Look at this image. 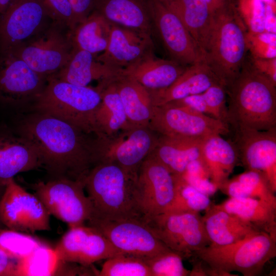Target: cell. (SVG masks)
Here are the masks:
<instances>
[{"mask_svg":"<svg viewBox=\"0 0 276 276\" xmlns=\"http://www.w3.org/2000/svg\"><path fill=\"white\" fill-rule=\"evenodd\" d=\"M18 129L36 148L42 167L53 178L85 182L97 164L95 135L59 118L36 111L20 122Z\"/></svg>","mask_w":276,"mask_h":276,"instance_id":"obj_1","label":"cell"},{"mask_svg":"<svg viewBox=\"0 0 276 276\" xmlns=\"http://www.w3.org/2000/svg\"><path fill=\"white\" fill-rule=\"evenodd\" d=\"M225 89L229 128H276V84L258 70L249 57Z\"/></svg>","mask_w":276,"mask_h":276,"instance_id":"obj_2","label":"cell"},{"mask_svg":"<svg viewBox=\"0 0 276 276\" xmlns=\"http://www.w3.org/2000/svg\"><path fill=\"white\" fill-rule=\"evenodd\" d=\"M134 176L117 164L101 162L90 170L85 190L92 205L91 220H143Z\"/></svg>","mask_w":276,"mask_h":276,"instance_id":"obj_3","label":"cell"},{"mask_svg":"<svg viewBox=\"0 0 276 276\" xmlns=\"http://www.w3.org/2000/svg\"><path fill=\"white\" fill-rule=\"evenodd\" d=\"M247 32L233 0L213 14L204 61L225 87L239 74L246 57Z\"/></svg>","mask_w":276,"mask_h":276,"instance_id":"obj_4","label":"cell"},{"mask_svg":"<svg viewBox=\"0 0 276 276\" xmlns=\"http://www.w3.org/2000/svg\"><path fill=\"white\" fill-rule=\"evenodd\" d=\"M192 257L209 266L208 275H232L231 272H238L244 276L258 275L276 257V235L257 232L230 244L209 245Z\"/></svg>","mask_w":276,"mask_h":276,"instance_id":"obj_5","label":"cell"},{"mask_svg":"<svg viewBox=\"0 0 276 276\" xmlns=\"http://www.w3.org/2000/svg\"><path fill=\"white\" fill-rule=\"evenodd\" d=\"M35 100L37 112L59 118L96 135L95 113L101 100L100 90L88 86L73 84L54 76Z\"/></svg>","mask_w":276,"mask_h":276,"instance_id":"obj_6","label":"cell"},{"mask_svg":"<svg viewBox=\"0 0 276 276\" xmlns=\"http://www.w3.org/2000/svg\"><path fill=\"white\" fill-rule=\"evenodd\" d=\"M158 136L148 126L135 125L110 135L95 136L97 164L114 163L137 177L140 166L154 149Z\"/></svg>","mask_w":276,"mask_h":276,"instance_id":"obj_7","label":"cell"},{"mask_svg":"<svg viewBox=\"0 0 276 276\" xmlns=\"http://www.w3.org/2000/svg\"><path fill=\"white\" fill-rule=\"evenodd\" d=\"M143 221L162 242L183 259L211 244L199 212L167 211L144 217Z\"/></svg>","mask_w":276,"mask_h":276,"instance_id":"obj_8","label":"cell"},{"mask_svg":"<svg viewBox=\"0 0 276 276\" xmlns=\"http://www.w3.org/2000/svg\"><path fill=\"white\" fill-rule=\"evenodd\" d=\"M84 187L82 181L55 178L35 183L33 189L50 214L70 228L84 225L91 217L92 205Z\"/></svg>","mask_w":276,"mask_h":276,"instance_id":"obj_9","label":"cell"},{"mask_svg":"<svg viewBox=\"0 0 276 276\" xmlns=\"http://www.w3.org/2000/svg\"><path fill=\"white\" fill-rule=\"evenodd\" d=\"M149 127L158 135L206 139L225 135L229 126L208 114L169 104L154 106Z\"/></svg>","mask_w":276,"mask_h":276,"instance_id":"obj_10","label":"cell"},{"mask_svg":"<svg viewBox=\"0 0 276 276\" xmlns=\"http://www.w3.org/2000/svg\"><path fill=\"white\" fill-rule=\"evenodd\" d=\"M50 214L38 198L8 181L0 200V218L7 228L24 233L49 231Z\"/></svg>","mask_w":276,"mask_h":276,"instance_id":"obj_11","label":"cell"},{"mask_svg":"<svg viewBox=\"0 0 276 276\" xmlns=\"http://www.w3.org/2000/svg\"><path fill=\"white\" fill-rule=\"evenodd\" d=\"M87 222L125 255L147 259L170 249L142 220H91Z\"/></svg>","mask_w":276,"mask_h":276,"instance_id":"obj_12","label":"cell"},{"mask_svg":"<svg viewBox=\"0 0 276 276\" xmlns=\"http://www.w3.org/2000/svg\"><path fill=\"white\" fill-rule=\"evenodd\" d=\"M175 194L174 175L149 155L140 167L136 181V199L144 217L167 212Z\"/></svg>","mask_w":276,"mask_h":276,"instance_id":"obj_13","label":"cell"},{"mask_svg":"<svg viewBox=\"0 0 276 276\" xmlns=\"http://www.w3.org/2000/svg\"><path fill=\"white\" fill-rule=\"evenodd\" d=\"M153 22L171 59L187 66L204 61L203 54L179 17L159 0H147Z\"/></svg>","mask_w":276,"mask_h":276,"instance_id":"obj_14","label":"cell"},{"mask_svg":"<svg viewBox=\"0 0 276 276\" xmlns=\"http://www.w3.org/2000/svg\"><path fill=\"white\" fill-rule=\"evenodd\" d=\"M50 16L43 0H12L0 16V48L11 51L38 33Z\"/></svg>","mask_w":276,"mask_h":276,"instance_id":"obj_15","label":"cell"},{"mask_svg":"<svg viewBox=\"0 0 276 276\" xmlns=\"http://www.w3.org/2000/svg\"><path fill=\"white\" fill-rule=\"evenodd\" d=\"M73 46L55 27L48 29L35 39L11 51L35 72L47 78L56 74L67 62ZM3 53V52H2Z\"/></svg>","mask_w":276,"mask_h":276,"instance_id":"obj_16","label":"cell"},{"mask_svg":"<svg viewBox=\"0 0 276 276\" xmlns=\"http://www.w3.org/2000/svg\"><path fill=\"white\" fill-rule=\"evenodd\" d=\"M233 143L246 170L262 173L276 192V128L267 130L241 128L234 129Z\"/></svg>","mask_w":276,"mask_h":276,"instance_id":"obj_17","label":"cell"},{"mask_svg":"<svg viewBox=\"0 0 276 276\" xmlns=\"http://www.w3.org/2000/svg\"><path fill=\"white\" fill-rule=\"evenodd\" d=\"M47 78L33 71L12 52L0 56V102L16 105L34 100L45 85Z\"/></svg>","mask_w":276,"mask_h":276,"instance_id":"obj_18","label":"cell"},{"mask_svg":"<svg viewBox=\"0 0 276 276\" xmlns=\"http://www.w3.org/2000/svg\"><path fill=\"white\" fill-rule=\"evenodd\" d=\"M55 249L61 261L83 266L124 254L98 229L84 225L70 227Z\"/></svg>","mask_w":276,"mask_h":276,"instance_id":"obj_19","label":"cell"},{"mask_svg":"<svg viewBox=\"0 0 276 276\" xmlns=\"http://www.w3.org/2000/svg\"><path fill=\"white\" fill-rule=\"evenodd\" d=\"M151 35L112 24L105 51L97 59L110 66L123 69L153 51Z\"/></svg>","mask_w":276,"mask_h":276,"instance_id":"obj_20","label":"cell"},{"mask_svg":"<svg viewBox=\"0 0 276 276\" xmlns=\"http://www.w3.org/2000/svg\"><path fill=\"white\" fill-rule=\"evenodd\" d=\"M42 167L39 154L33 145L18 134L0 135V187L20 172Z\"/></svg>","mask_w":276,"mask_h":276,"instance_id":"obj_21","label":"cell"},{"mask_svg":"<svg viewBox=\"0 0 276 276\" xmlns=\"http://www.w3.org/2000/svg\"><path fill=\"white\" fill-rule=\"evenodd\" d=\"M96 56L73 47L66 63L52 76L73 84L86 86L93 81L99 83L110 81L123 75V69L108 65L99 61Z\"/></svg>","mask_w":276,"mask_h":276,"instance_id":"obj_22","label":"cell"},{"mask_svg":"<svg viewBox=\"0 0 276 276\" xmlns=\"http://www.w3.org/2000/svg\"><path fill=\"white\" fill-rule=\"evenodd\" d=\"M186 67L172 59L157 58L151 51L123 68V75L134 79L150 91H156L171 85Z\"/></svg>","mask_w":276,"mask_h":276,"instance_id":"obj_23","label":"cell"},{"mask_svg":"<svg viewBox=\"0 0 276 276\" xmlns=\"http://www.w3.org/2000/svg\"><path fill=\"white\" fill-rule=\"evenodd\" d=\"M218 83H221L204 61H202L187 66L169 87L149 91L153 106H158L190 95L203 93L210 86Z\"/></svg>","mask_w":276,"mask_h":276,"instance_id":"obj_24","label":"cell"},{"mask_svg":"<svg viewBox=\"0 0 276 276\" xmlns=\"http://www.w3.org/2000/svg\"><path fill=\"white\" fill-rule=\"evenodd\" d=\"M205 139L159 135L157 144L149 154L173 175H181L191 162L201 158Z\"/></svg>","mask_w":276,"mask_h":276,"instance_id":"obj_25","label":"cell"},{"mask_svg":"<svg viewBox=\"0 0 276 276\" xmlns=\"http://www.w3.org/2000/svg\"><path fill=\"white\" fill-rule=\"evenodd\" d=\"M94 9L111 24L151 34L147 0H95Z\"/></svg>","mask_w":276,"mask_h":276,"instance_id":"obj_26","label":"cell"},{"mask_svg":"<svg viewBox=\"0 0 276 276\" xmlns=\"http://www.w3.org/2000/svg\"><path fill=\"white\" fill-rule=\"evenodd\" d=\"M239 218L256 229L276 235V204L251 197H229L213 204Z\"/></svg>","mask_w":276,"mask_h":276,"instance_id":"obj_27","label":"cell"},{"mask_svg":"<svg viewBox=\"0 0 276 276\" xmlns=\"http://www.w3.org/2000/svg\"><path fill=\"white\" fill-rule=\"evenodd\" d=\"M201 158L209 173L211 180L218 189L229 178L239 161L233 142L218 134L204 140Z\"/></svg>","mask_w":276,"mask_h":276,"instance_id":"obj_28","label":"cell"},{"mask_svg":"<svg viewBox=\"0 0 276 276\" xmlns=\"http://www.w3.org/2000/svg\"><path fill=\"white\" fill-rule=\"evenodd\" d=\"M115 79L99 82L97 87L101 100L95 113V136L110 135L133 125L128 121Z\"/></svg>","mask_w":276,"mask_h":276,"instance_id":"obj_29","label":"cell"},{"mask_svg":"<svg viewBox=\"0 0 276 276\" xmlns=\"http://www.w3.org/2000/svg\"><path fill=\"white\" fill-rule=\"evenodd\" d=\"M210 245L223 246L237 242L259 231L237 216L215 208L213 204L202 216Z\"/></svg>","mask_w":276,"mask_h":276,"instance_id":"obj_30","label":"cell"},{"mask_svg":"<svg viewBox=\"0 0 276 276\" xmlns=\"http://www.w3.org/2000/svg\"><path fill=\"white\" fill-rule=\"evenodd\" d=\"M159 1L181 20L204 56L213 20V15L205 1Z\"/></svg>","mask_w":276,"mask_h":276,"instance_id":"obj_31","label":"cell"},{"mask_svg":"<svg viewBox=\"0 0 276 276\" xmlns=\"http://www.w3.org/2000/svg\"><path fill=\"white\" fill-rule=\"evenodd\" d=\"M115 82L129 123L149 127L154 107L150 91L124 75L117 78Z\"/></svg>","mask_w":276,"mask_h":276,"instance_id":"obj_32","label":"cell"},{"mask_svg":"<svg viewBox=\"0 0 276 276\" xmlns=\"http://www.w3.org/2000/svg\"><path fill=\"white\" fill-rule=\"evenodd\" d=\"M112 24L96 10L70 30L68 35L73 47L95 55L106 49Z\"/></svg>","mask_w":276,"mask_h":276,"instance_id":"obj_33","label":"cell"},{"mask_svg":"<svg viewBox=\"0 0 276 276\" xmlns=\"http://www.w3.org/2000/svg\"><path fill=\"white\" fill-rule=\"evenodd\" d=\"M60 263L55 248L43 244L18 261L17 276L56 275Z\"/></svg>","mask_w":276,"mask_h":276,"instance_id":"obj_34","label":"cell"},{"mask_svg":"<svg viewBox=\"0 0 276 276\" xmlns=\"http://www.w3.org/2000/svg\"><path fill=\"white\" fill-rule=\"evenodd\" d=\"M176 194L167 211L200 212L211 204L209 196L197 191L186 182L179 176L174 175Z\"/></svg>","mask_w":276,"mask_h":276,"instance_id":"obj_35","label":"cell"},{"mask_svg":"<svg viewBox=\"0 0 276 276\" xmlns=\"http://www.w3.org/2000/svg\"><path fill=\"white\" fill-rule=\"evenodd\" d=\"M99 275L151 276V274L144 259L121 254L106 259Z\"/></svg>","mask_w":276,"mask_h":276,"instance_id":"obj_36","label":"cell"},{"mask_svg":"<svg viewBox=\"0 0 276 276\" xmlns=\"http://www.w3.org/2000/svg\"><path fill=\"white\" fill-rule=\"evenodd\" d=\"M39 239L24 232L7 228L0 229V248L19 260L43 244Z\"/></svg>","mask_w":276,"mask_h":276,"instance_id":"obj_37","label":"cell"},{"mask_svg":"<svg viewBox=\"0 0 276 276\" xmlns=\"http://www.w3.org/2000/svg\"><path fill=\"white\" fill-rule=\"evenodd\" d=\"M144 259L151 276H190L191 270L184 266L183 257L171 249Z\"/></svg>","mask_w":276,"mask_h":276,"instance_id":"obj_38","label":"cell"},{"mask_svg":"<svg viewBox=\"0 0 276 276\" xmlns=\"http://www.w3.org/2000/svg\"><path fill=\"white\" fill-rule=\"evenodd\" d=\"M235 177L242 184L249 197L276 204L275 193L262 173L255 170H246Z\"/></svg>","mask_w":276,"mask_h":276,"instance_id":"obj_39","label":"cell"},{"mask_svg":"<svg viewBox=\"0 0 276 276\" xmlns=\"http://www.w3.org/2000/svg\"><path fill=\"white\" fill-rule=\"evenodd\" d=\"M275 33L247 31L246 41L250 56L261 58L276 57Z\"/></svg>","mask_w":276,"mask_h":276,"instance_id":"obj_40","label":"cell"},{"mask_svg":"<svg viewBox=\"0 0 276 276\" xmlns=\"http://www.w3.org/2000/svg\"><path fill=\"white\" fill-rule=\"evenodd\" d=\"M202 94L208 108V115L228 125L225 87L221 83H215Z\"/></svg>","mask_w":276,"mask_h":276,"instance_id":"obj_41","label":"cell"},{"mask_svg":"<svg viewBox=\"0 0 276 276\" xmlns=\"http://www.w3.org/2000/svg\"><path fill=\"white\" fill-rule=\"evenodd\" d=\"M50 17L67 26L70 30L74 28V15L68 0H43Z\"/></svg>","mask_w":276,"mask_h":276,"instance_id":"obj_42","label":"cell"},{"mask_svg":"<svg viewBox=\"0 0 276 276\" xmlns=\"http://www.w3.org/2000/svg\"><path fill=\"white\" fill-rule=\"evenodd\" d=\"M166 104L188 108L208 115V110L202 93L187 96Z\"/></svg>","mask_w":276,"mask_h":276,"instance_id":"obj_43","label":"cell"},{"mask_svg":"<svg viewBox=\"0 0 276 276\" xmlns=\"http://www.w3.org/2000/svg\"><path fill=\"white\" fill-rule=\"evenodd\" d=\"M68 1L73 12L74 27L75 28L77 24L86 18L92 12L95 0Z\"/></svg>","mask_w":276,"mask_h":276,"instance_id":"obj_44","label":"cell"},{"mask_svg":"<svg viewBox=\"0 0 276 276\" xmlns=\"http://www.w3.org/2000/svg\"><path fill=\"white\" fill-rule=\"evenodd\" d=\"M178 176L197 191L209 196L214 194L218 190L217 187L209 178L199 176Z\"/></svg>","mask_w":276,"mask_h":276,"instance_id":"obj_45","label":"cell"},{"mask_svg":"<svg viewBox=\"0 0 276 276\" xmlns=\"http://www.w3.org/2000/svg\"><path fill=\"white\" fill-rule=\"evenodd\" d=\"M253 65L276 84V57L261 58L249 57Z\"/></svg>","mask_w":276,"mask_h":276,"instance_id":"obj_46","label":"cell"},{"mask_svg":"<svg viewBox=\"0 0 276 276\" xmlns=\"http://www.w3.org/2000/svg\"><path fill=\"white\" fill-rule=\"evenodd\" d=\"M18 261L0 248V276H17Z\"/></svg>","mask_w":276,"mask_h":276,"instance_id":"obj_47","label":"cell"},{"mask_svg":"<svg viewBox=\"0 0 276 276\" xmlns=\"http://www.w3.org/2000/svg\"><path fill=\"white\" fill-rule=\"evenodd\" d=\"M212 15L221 9L233 0H205Z\"/></svg>","mask_w":276,"mask_h":276,"instance_id":"obj_48","label":"cell"},{"mask_svg":"<svg viewBox=\"0 0 276 276\" xmlns=\"http://www.w3.org/2000/svg\"><path fill=\"white\" fill-rule=\"evenodd\" d=\"M12 0H0V16L7 10Z\"/></svg>","mask_w":276,"mask_h":276,"instance_id":"obj_49","label":"cell"},{"mask_svg":"<svg viewBox=\"0 0 276 276\" xmlns=\"http://www.w3.org/2000/svg\"><path fill=\"white\" fill-rule=\"evenodd\" d=\"M5 188H3L0 187V200L4 193ZM7 228L2 223L1 218H0V229Z\"/></svg>","mask_w":276,"mask_h":276,"instance_id":"obj_50","label":"cell"}]
</instances>
